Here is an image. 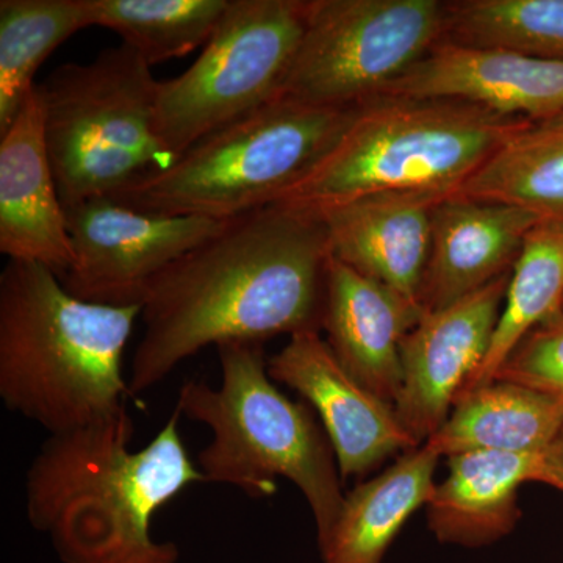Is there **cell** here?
<instances>
[{"label": "cell", "instance_id": "7402d4cb", "mask_svg": "<svg viewBox=\"0 0 563 563\" xmlns=\"http://www.w3.org/2000/svg\"><path fill=\"white\" fill-rule=\"evenodd\" d=\"M91 27L87 0L0 2V133L36 87L35 74L74 33Z\"/></svg>", "mask_w": 563, "mask_h": 563}, {"label": "cell", "instance_id": "603a6c76", "mask_svg": "<svg viewBox=\"0 0 563 563\" xmlns=\"http://www.w3.org/2000/svg\"><path fill=\"white\" fill-rule=\"evenodd\" d=\"M459 195L514 203L563 222V128L533 124L492 155Z\"/></svg>", "mask_w": 563, "mask_h": 563}, {"label": "cell", "instance_id": "30bf717a", "mask_svg": "<svg viewBox=\"0 0 563 563\" xmlns=\"http://www.w3.org/2000/svg\"><path fill=\"white\" fill-rule=\"evenodd\" d=\"M73 263L60 277L84 301L141 307L154 280L228 221L172 217L91 199L66 210Z\"/></svg>", "mask_w": 563, "mask_h": 563}, {"label": "cell", "instance_id": "ac0fdd59", "mask_svg": "<svg viewBox=\"0 0 563 563\" xmlns=\"http://www.w3.org/2000/svg\"><path fill=\"white\" fill-rule=\"evenodd\" d=\"M450 474L428 503L429 526L443 543L484 547L520 520L518 488L544 484L543 453L476 451L453 455Z\"/></svg>", "mask_w": 563, "mask_h": 563}, {"label": "cell", "instance_id": "9c48e42d", "mask_svg": "<svg viewBox=\"0 0 563 563\" xmlns=\"http://www.w3.org/2000/svg\"><path fill=\"white\" fill-rule=\"evenodd\" d=\"M440 0H312L277 98L347 110L380 98L444 38Z\"/></svg>", "mask_w": 563, "mask_h": 563}, {"label": "cell", "instance_id": "3957f363", "mask_svg": "<svg viewBox=\"0 0 563 563\" xmlns=\"http://www.w3.org/2000/svg\"><path fill=\"white\" fill-rule=\"evenodd\" d=\"M141 307L84 301L36 263L0 274V399L51 435L128 412L124 352Z\"/></svg>", "mask_w": 563, "mask_h": 563}, {"label": "cell", "instance_id": "8992f818", "mask_svg": "<svg viewBox=\"0 0 563 563\" xmlns=\"http://www.w3.org/2000/svg\"><path fill=\"white\" fill-rule=\"evenodd\" d=\"M38 87L44 136L66 210L114 198L174 158L155 129L158 80L125 44L65 63Z\"/></svg>", "mask_w": 563, "mask_h": 563}, {"label": "cell", "instance_id": "e0dca14e", "mask_svg": "<svg viewBox=\"0 0 563 563\" xmlns=\"http://www.w3.org/2000/svg\"><path fill=\"white\" fill-rule=\"evenodd\" d=\"M450 195L380 192L318 211L331 257L420 302L432 210Z\"/></svg>", "mask_w": 563, "mask_h": 563}, {"label": "cell", "instance_id": "d4e9b609", "mask_svg": "<svg viewBox=\"0 0 563 563\" xmlns=\"http://www.w3.org/2000/svg\"><path fill=\"white\" fill-rule=\"evenodd\" d=\"M443 41L563 62V0L446 2Z\"/></svg>", "mask_w": 563, "mask_h": 563}, {"label": "cell", "instance_id": "4fadbf2b", "mask_svg": "<svg viewBox=\"0 0 563 563\" xmlns=\"http://www.w3.org/2000/svg\"><path fill=\"white\" fill-rule=\"evenodd\" d=\"M383 96L473 103L543 124L563 114V62L442 41Z\"/></svg>", "mask_w": 563, "mask_h": 563}, {"label": "cell", "instance_id": "4316f807", "mask_svg": "<svg viewBox=\"0 0 563 563\" xmlns=\"http://www.w3.org/2000/svg\"><path fill=\"white\" fill-rule=\"evenodd\" d=\"M544 484L563 492V426L550 446L543 451Z\"/></svg>", "mask_w": 563, "mask_h": 563}, {"label": "cell", "instance_id": "6da1fadb", "mask_svg": "<svg viewBox=\"0 0 563 563\" xmlns=\"http://www.w3.org/2000/svg\"><path fill=\"white\" fill-rule=\"evenodd\" d=\"M329 258L324 224L312 211L272 203L225 222L151 285L132 395L203 347L320 332Z\"/></svg>", "mask_w": 563, "mask_h": 563}, {"label": "cell", "instance_id": "7a4b0ae2", "mask_svg": "<svg viewBox=\"0 0 563 563\" xmlns=\"http://www.w3.org/2000/svg\"><path fill=\"white\" fill-rule=\"evenodd\" d=\"M174 412L162 431L131 451L129 412L51 435L27 472V515L49 533L65 563H176V544L152 539V517L192 484L203 483Z\"/></svg>", "mask_w": 563, "mask_h": 563}, {"label": "cell", "instance_id": "ba28073f", "mask_svg": "<svg viewBox=\"0 0 563 563\" xmlns=\"http://www.w3.org/2000/svg\"><path fill=\"white\" fill-rule=\"evenodd\" d=\"M312 0H231L190 68L158 81L155 129L174 162L279 96Z\"/></svg>", "mask_w": 563, "mask_h": 563}, {"label": "cell", "instance_id": "cb8c5ba5", "mask_svg": "<svg viewBox=\"0 0 563 563\" xmlns=\"http://www.w3.org/2000/svg\"><path fill=\"white\" fill-rule=\"evenodd\" d=\"M91 27L121 36L150 66L206 46L231 0H87Z\"/></svg>", "mask_w": 563, "mask_h": 563}, {"label": "cell", "instance_id": "484cf974", "mask_svg": "<svg viewBox=\"0 0 563 563\" xmlns=\"http://www.w3.org/2000/svg\"><path fill=\"white\" fill-rule=\"evenodd\" d=\"M493 380L525 385L563 404V312L525 336Z\"/></svg>", "mask_w": 563, "mask_h": 563}, {"label": "cell", "instance_id": "7c38bea8", "mask_svg": "<svg viewBox=\"0 0 563 563\" xmlns=\"http://www.w3.org/2000/svg\"><path fill=\"white\" fill-rule=\"evenodd\" d=\"M268 373L320 413L342 479L363 476L385 459L420 446L402 428L393 404L357 383L318 331L291 335L269 358Z\"/></svg>", "mask_w": 563, "mask_h": 563}, {"label": "cell", "instance_id": "d6986e66", "mask_svg": "<svg viewBox=\"0 0 563 563\" xmlns=\"http://www.w3.org/2000/svg\"><path fill=\"white\" fill-rule=\"evenodd\" d=\"M439 455L421 444L379 476L344 496L342 512L320 544L324 563H383L402 526L428 506Z\"/></svg>", "mask_w": 563, "mask_h": 563}, {"label": "cell", "instance_id": "44dd1931", "mask_svg": "<svg viewBox=\"0 0 563 563\" xmlns=\"http://www.w3.org/2000/svg\"><path fill=\"white\" fill-rule=\"evenodd\" d=\"M563 312V222L543 221L526 236L483 365L459 396L493 383L533 329ZM457 396V398H459Z\"/></svg>", "mask_w": 563, "mask_h": 563}, {"label": "cell", "instance_id": "8fae6325", "mask_svg": "<svg viewBox=\"0 0 563 563\" xmlns=\"http://www.w3.org/2000/svg\"><path fill=\"white\" fill-rule=\"evenodd\" d=\"M510 273L446 309L426 312L402 340V385L393 407L420 446L439 432L487 357Z\"/></svg>", "mask_w": 563, "mask_h": 563}, {"label": "cell", "instance_id": "5bb4252c", "mask_svg": "<svg viewBox=\"0 0 563 563\" xmlns=\"http://www.w3.org/2000/svg\"><path fill=\"white\" fill-rule=\"evenodd\" d=\"M0 252L10 262L46 266L58 277L73 263L68 217L44 136L38 87L0 133Z\"/></svg>", "mask_w": 563, "mask_h": 563}, {"label": "cell", "instance_id": "5b68a950", "mask_svg": "<svg viewBox=\"0 0 563 563\" xmlns=\"http://www.w3.org/2000/svg\"><path fill=\"white\" fill-rule=\"evenodd\" d=\"M218 355L220 388L190 380L181 385L176 406L180 417L213 433L198 455L203 483L266 498L276 493L277 477H285L309 503L322 542L346 496L328 435L306 406L273 384L262 343L222 344Z\"/></svg>", "mask_w": 563, "mask_h": 563}, {"label": "cell", "instance_id": "2e32d148", "mask_svg": "<svg viewBox=\"0 0 563 563\" xmlns=\"http://www.w3.org/2000/svg\"><path fill=\"white\" fill-rule=\"evenodd\" d=\"M420 302L329 258L321 329L344 369L384 401L402 385L401 343L424 317Z\"/></svg>", "mask_w": 563, "mask_h": 563}, {"label": "cell", "instance_id": "83f0119b", "mask_svg": "<svg viewBox=\"0 0 563 563\" xmlns=\"http://www.w3.org/2000/svg\"><path fill=\"white\" fill-rule=\"evenodd\" d=\"M537 125H544V128H563V114H561V117L555 118V120L553 121L543 122V124Z\"/></svg>", "mask_w": 563, "mask_h": 563}, {"label": "cell", "instance_id": "52a82bcc", "mask_svg": "<svg viewBox=\"0 0 563 563\" xmlns=\"http://www.w3.org/2000/svg\"><path fill=\"white\" fill-rule=\"evenodd\" d=\"M355 109L274 99L113 199L151 213L235 220L272 206L301 179L339 139Z\"/></svg>", "mask_w": 563, "mask_h": 563}, {"label": "cell", "instance_id": "ffe728a7", "mask_svg": "<svg viewBox=\"0 0 563 563\" xmlns=\"http://www.w3.org/2000/svg\"><path fill=\"white\" fill-rule=\"evenodd\" d=\"M563 426V404L532 388L493 380L459 396L454 410L426 442L442 457L493 453H543Z\"/></svg>", "mask_w": 563, "mask_h": 563}, {"label": "cell", "instance_id": "277c9868", "mask_svg": "<svg viewBox=\"0 0 563 563\" xmlns=\"http://www.w3.org/2000/svg\"><path fill=\"white\" fill-rule=\"evenodd\" d=\"M531 125L473 103L383 96L357 107L339 139L274 203L318 213L380 192L454 195Z\"/></svg>", "mask_w": 563, "mask_h": 563}, {"label": "cell", "instance_id": "9a60e30c", "mask_svg": "<svg viewBox=\"0 0 563 563\" xmlns=\"http://www.w3.org/2000/svg\"><path fill=\"white\" fill-rule=\"evenodd\" d=\"M542 218L514 203L446 196L432 210L431 246L420 303L437 312L512 272Z\"/></svg>", "mask_w": 563, "mask_h": 563}]
</instances>
